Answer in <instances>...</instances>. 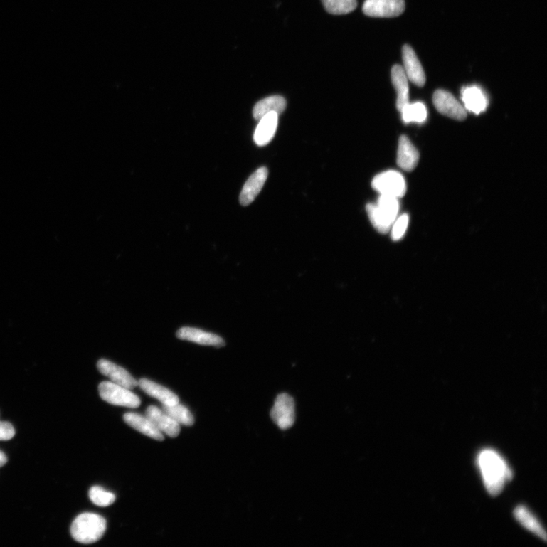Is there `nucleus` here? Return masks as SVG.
I'll return each instance as SVG.
<instances>
[{
    "label": "nucleus",
    "instance_id": "obj_1",
    "mask_svg": "<svg viewBox=\"0 0 547 547\" xmlns=\"http://www.w3.org/2000/svg\"><path fill=\"white\" fill-rule=\"evenodd\" d=\"M477 464L487 492L491 496H498L512 477L504 457L495 450H484L477 457Z\"/></svg>",
    "mask_w": 547,
    "mask_h": 547
},
{
    "label": "nucleus",
    "instance_id": "obj_2",
    "mask_svg": "<svg viewBox=\"0 0 547 547\" xmlns=\"http://www.w3.org/2000/svg\"><path fill=\"white\" fill-rule=\"evenodd\" d=\"M107 529L106 520L94 513H84L72 524L73 538L80 543H94L103 538Z\"/></svg>",
    "mask_w": 547,
    "mask_h": 547
},
{
    "label": "nucleus",
    "instance_id": "obj_3",
    "mask_svg": "<svg viewBox=\"0 0 547 547\" xmlns=\"http://www.w3.org/2000/svg\"><path fill=\"white\" fill-rule=\"evenodd\" d=\"M366 208L373 227L385 234L390 231L398 218L399 201L395 197L381 195L376 204H367Z\"/></svg>",
    "mask_w": 547,
    "mask_h": 547
},
{
    "label": "nucleus",
    "instance_id": "obj_4",
    "mask_svg": "<svg viewBox=\"0 0 547 547\" xmlns=\"http://www.w3.org/2000/svg\"><path fill=\"white\" fill-rule=\"evenodd\" d=\"M98 390L100 398L110 405L129 408H137L141 405V400L136 394L112 382L100 383Z\"/></svg>",
    "mask_w": 547,
    "mask_h": 547
},
{
    "label": "nucleus",
    "instance_id": "obj_5",
    "mask_svg": "<svg viewBox=\"0 0 547 547\" xmlns=\"http://www.w3.org/2000/svg\"><path fill=\"white\" fill-rule=\"evenodd\" d=\"M372 186L381 195L400 198L407 191V185L403 174L395 171H388L376 176Z\"/></svg>",
    "mask_w": 547,
    "mask_h": 547
},
{
    "label": "nucleus",
    "instance_id": "obj_6",
    "mask_svg": "<svg viewBox=\"0 0 547 547\" xmlns=\"http://www.w3.org/2000/svg\"><path fill=\"white\" fill-rule=\"evenodd\" d=\"M271 418L282 430H287L295 421V403L293 398L287 394L279 395L271 410Z\"/></svg>",
    "mask_w": 547,
    "mask_h": 547
},
{
    "label": "nucleus",
    "instance_id": "obj_7",
    "mask_svg": "<svg viewBox=\"0 0 547 547\" xmlns=\"http://www.w3.org/2000/svg\"><path fill=\"white\" fill-rule=\"evenodd\" d=\"M405 9V0H366L363 6L365 15L377 18L397 17Z\"/></svg>",
    "mask_w": 547,
    "mask_h": 547
},
{
    "label": "nucleus",
    "instance_id": "obj_8",
    "mask_svg": "<svg viewBox=\"0 0 547 547\" xmlns=\"http://www.w3.org/2000/svg\"><path fill=\"white\" fill-rule=\"evenodd\" d=\"M433 104L439 112L457 120L467 117V110L450 92L437 90L433 95Z\"/></svg>",
    "mask_w": 547,
    "mask_h": 547
},
{
    "label": "nucleus",
    "instance_id": "obj_9",
    "mask_svg": "<svg viewBox=\"0 0 547 547\" xmlns=\"http://www.w3.org/2000/svg\"><path fill=\"white\" fill-rule=\"evenodd\" d=\"M100 373L108 377L112 383L132 389L138 386L135 378L124 368L107 360H100L97 363Z\"/></svg>",
    "mask_w": 547,
    "mask_h": 547
},
{
    "label": "nucleus",
    "instance_id": "obj_10",
    "mask_svg": "<svg viewBox=\"0 0 547 547\" xmlns=\"http://www.w3.org/2000/svg\"><path fill=\"white\" fill-rule=\"evenodd\" d=\"M267 175L269 171L266 167H260L249 177L240 195V203L243 206L250 205L257 197L267 181Z\"/></svg>",
    "mask_w": 547,
    "mask_h": 547
},
{
    "label": "nucleus",
    "instance_id": "obj_11",
    "mask_svg": "<svg viewBox=\"0 0 547 547\" xmlns=\"http://www.w3.org/2000/svg\"><path fill=\"white\" fill-rule=\"evenodd\" d=\"M403 67L408 80L418 87H423L426 83V75L417 55L413 48L405 46L403 49Z\"/></svg>",
    "mask_w": 547,
    "mask_h": 547
},
{
    "label": "nucleus",
    "instance_id": "obj_12",
    "mask_svg": "<svg viewBox=\"0 0 547 547\" xmlns=\"http://www.w3.org/2000/svg\"><path fill=\"white\" fill-rule=\"evenodd\" d=\"M145 415L153 423L156 428L160 432H164L169 437L176 438L180 434V424L174 420L158 407L149 406Z\"/></svg>",
    "mask_w": 547,
    "mask_h": 547
},
{
    "label": "nucleus",
    "instance_id": "obj_13",
    "mask_svg": "<svg viewBox=\"0 0 547 547\" xmlns=\"http://www.w3.org/2000/svg\"><path fill=\"white\" fill-rule=\"evenodd\" d=\"M176 336L181 340L202 345L216 346V347H223L225 345L224 339L216 334L195 328L184 327L177 331Z\"/></svg>",
    "mask_w": 547,
    "mask_h": 547
},
{
    "label": "nucleus",
    "instance_id": "obj_14",
    "mask_svg": "<svg viewBox=\"0 0 547 547\" xmlns=\"http://www.w3.org/2000/svg\"><path fill=\"white\" fill-rule=\"evenodd\" d=\"M419 159V152L409 139L405 136L400 137L397 156V163L400 169L406 171L414 170Z\"/></svg>",
    "mask_w": 547,
    "mask_h": 547
},
{
    "label": "nucleus",
    "instance_id": "obj_15",
    "mask_svg": "<svg viewBox=\"0 0 547 547\" xmlns=\"http://www.w3.org/2000/svg\"><path fill=\"white\" fill-rule=\"evenodd\" d=\"M462 100L465 110L477 115L484 112L488 106L486 95L477 86L464 87L462 92Z\"/></svg>",
    "mask_w": 547,
    "mask_h": 547
},
{
    "label": "nucleus",
    "instance_id": "obj_16",
    "mask_svg": "<svg viewBox=\"0 0 547 547\" xmlns=\"http://www.w3.org/2000/svg\"><path fill=\"white\" fill-rule=\"evenodd\" d=\"M278 124V115L270 112L260 120L254 133V142L259 147L269 144L275 135Z\"/></svg>",
    "mask_w": 547,
    "mask_h": 547
},
{
    "label": "nucleus",
    "instance_id": "obj_17",
    "mask_svg": "<svg viewBox=\"0 0 547 547\" xmlns=\"http://www.w3.org/2000/svg\"><path fill=\"white\" fill-rule=\"evenodd\" d=\"M138 386L145 393L161 401L162 405H174L180 403V399L171 390L149 381L147 378L140 379Z\"/></svg>",
    "mask_w": 547,
    "mask_h": 547
},
{
    "label": "nucleus",
    "instance_id": "obj_18",
    "mask_svg": "<svg viewBox=\"0 0 547 547\" xmlns=\"http://www.w3.org/2000/svg\"><path fill=\"white\" fill-rule=\"evenodd\" d=\"M124 419L129 427L147 435V437L158 441L164 440L162 432L155 427L153 423L147 417H143L137 413H127Z\"/></svg>",
    "mask_w": 547,
    "mask_h": 547
},
{
    "label": "nucleus",
    "instance_id": "obj_19",
    "mask_svg": "<svg viewBox=\"0 0 547 547\" xmlns=\"http://www.w3.org/2000/svg\"><path fill=\"white\" fill-rule=\"evenodd\" d=\"M393 84L397 92V108L399 111L409 103V85L408 79L403 66L395 65L393 67L392 73Z\"/></svg>",
    "mask_w": 547,
    "mask_h": 547
},
{
    "label": "nucleus",
    "instance_id": "obj_20",
    "mask_svg": "<svg viewBox=\"0 0 547 547\" xmlns=\"http://www.w3.org/2000/svg\"><path fill=\"white\" fill-rule=\"evenodd\" d=\"M287 107L286 100L278 95L262 99L253 108V114L255 120H260L265 115L275 112L278 115L284 112Z\"/></svg>",
    "mask_w": 547,
    "mask_h": 547
},
{
    "label": "nucleus",
    "instance_id": "obj_21",
    "mask_svg": "<svg viewBox=\"0 0 547 547\" xmlns=\"http://www.w3.org/2000/svg\"><path fill=\"white\" fill-rule=\"evenodd\" d=\"M514 516L516 520L524 528L538 536V538L546 541V533L542 527L539 521L532 514V513L523 506H518L514 511Z\"/></svg>",
    "mask_w": 547,
    "mask_h": 547
},
{
    "label": "nucleus",
    "instance_id": "obj_22",
    "mask_svg": "<svg viewBox=\"0 0 547 547\" xmlns=\"http://www.w3.org/2000/svg\"><path fill=\"white\" fill-rule=\"evenodd\" d=\"M403 120L405 124L416 122V124H423L427 119V109L425 105L421 102H416L406 105L400 111Z\"/></svg>",
    "mask_w": 547,
    "mask_h": 547
},
{
    "label": "nucleus",
    "instance_id": "obj_23",
    "mask_svg": "<svg viewBox=\"0 0 547 547\" xmlns=\"http://www.w3.org/2000/svg\"><path fill=\"white\" fill-rule=\"evenodd\" d=\"M161 410L179 424H183V425L186 427H191L195 423L192 413L185 406L180 405V403L174 405H162Z\"/></svg>",
    "mask_w": 547,
    "mask_h": 547
},
{
    "label": "nucleus",
    "instance_id": "obj_24",
    "mask_svg": "<svg viewBox=\"0 0 547 547\" xmlns=\"http://www.w3.org/2000/svg\"><path fill=\"white\" fill-rule=\"evenodd\" d=\"M327 12L332 15H346L357 6L356 0H322Z\"/></svg>",
    "mask_w": 547,
    "mask_h": 547
},
{
    "label": "nucleus",
    "instance_id": "obj_25",
    "mask_svg": "<svg viewBox=\"0 0 547 547\" xmlns=\"http://www.w3.org/2000/svg\"><path fill=\"white\" fill-rule=\"evenodd\" d=\"M89 498L97 506L107 507L112 505L116 500L114 494L107 492L100 487H93L89 490Z\"/></svg>",
    "mask_w": 547,
    "mask_h": 547
},
{
    "label": "nucleus",
    "instance_id": "obj_26",
    "mask_svg": "<svg viewBox=\"0 0 547 547\" xmlns=\"http://www.w3.org/2000/svg\"><path fill=\"white\" fill-rule=\"evenodd\" d=\"M409 224V216L407 214L400 216L396 218L392 228H391V238L394 241H398L405 236Z\"/></svg>",
    "mask_w": 547,
    "mask_h": 547
},
{
    "label": "nucleus",
    "instance_id": "obj_27",
    "mask_svg": "<svg viewBox=\"0 0 547 547\" xmlns=\"http://www.w3.org/2000/svg\"><path fill=\"white\" fill-rule=\"evenodd\" d=\"M15 435L16 431L12 424L0 421V441L12 440Z\"/></svg>",
    "mask_w": 547,
    "mask_h": 547
},
{
    "label": "nucleus",
    "instance_id": "obj_28",
    "mask_svg": "<svg viewBox=\"0 0 547 547\" xmlns=\"http://www.w3.org/2000/svg\"><path fill=\"white\" fill-rule=\"evenodd\" d=\"M7 463V457L1 451H0V467L4 466Z\"/></svg>",
    "mask_w": 547,
    "mask_h": 547
}]
</instances>
